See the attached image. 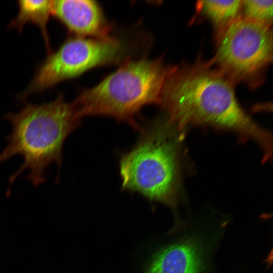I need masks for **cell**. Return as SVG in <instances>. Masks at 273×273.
<instances>
[{"label":"cell","mask_w":273,"mask_h":273,"mask_svg":"<svg viewBox=\"0 0 273 273\" xmlns=\"http://www.w3.org/2000/svg\"><path fill=\"white\" fill-rule=\"evenodd\" d=\"M234 84L212 60L199 57L191 64L171 67L160 105L179 131L195 126L232 132L243 142H255L266 161L272 153V134L241 107Z\"/></svg>","instance_id":"obj_1"},{"label":"cell","mask_w":273,"mask_h":273,"mask_svg":"<svg viewBox=\"0 0 273 273\" xmlns=\"http://www.w3.org/2000/svg\"><path fill=\"white\" fill-rule=\"evenodd\" d=\"M141 35L114 34L104 38L75 36L67 39L36 70L21 98L37 93L100 66L122 64L135 58Z\"/></svg>","instance_id":"obj_5"},{"label":"cell","mask_w":273,"mask_h":273,"mask_svg":"<svg viewBox=\"0 0 273 273\" xmlns=\"http://www.w3.org/2000/svg\"><path fill=\"white\" fill-rule=\"evenodd\" d=\"M203 259L192 240L167 246L155 253L144 273H202Z\"/></svg>","instance_id":"obj_8"},{"label":"cell","mask_w":273,"mask_h":273,"mask_svg":"<svg viewBox=\"0 0 273 273\" xmlns=\"http://www.w3.org/2000/svg\"><path fill=\"white\" fill-rule=\"evenodd\" d=\"M52 15L75 36L104 38L113 34L112 25L95 1H53Z\"/></svg>","instance_id":"obj_7"},{"label":"cell","mask_w":273,"mask_h":273,"mask_svg":"<svg viewBox=\"0 0 273 273\" xmlns=\"http://www.w3.org/2000/svg\"><path fill=\"white\" fill-rule=\"evenodd\" d=\"M198 6L214 24L217 35L241 15L242 1H200Z\"/></svg>","instance_id":"obj_10"},{"label":"cell","mask_w":273,"mask_h":273,"mask_svg":"<svg viewBox=\"0 0 273 273\" xmlns=\"http://www.w3.org/2000/svg\"><path fill=\"white\" fill-rule=\"evenodd\" d=\"M171 67L160 58L128 60L98 84L82 90L73 103L81 118L106 115L140 128V111L146 105L160 104Z\"/></svg>","instance_id":"obj_4"},{"label":"cell","mask_w":273,"mask_h":273,"mask_svg":"<svg viewBox=\"0 0 273 273\" xmlns=\"http://www.w3.org/2000/svg\"><path fill=\"white\" fill-rule=\"evenodd\" d=\"M4 118L12 127L8 144L0 153V163L21 155L23 163L9 178L12 184L24 171L34 186L43 183L46 170L62 161V148L68 136L80 124V118L73 103L60 94L53 101L36 105L26 104L20 111L6 114Z\"/></svg>","instance_id":"obj_2"},{"label":"cell","mask_w":273,"mask_h":273,"mask_svg":"<svg viewBox=\"0 0 273 273\" xmlns=\"http://www.w3.org/2000/svg\"><path fill=\"white\" fill-rule=\"evenodd\" d=\"M214 65L234 83L254 87L262 81L272 60L270 26L242 15L216 35Z\"/></svg>","instance_id":"obj_6"},{"label":"cell","mask_w":273,"mask_h":273,"mask_svg":"<svg viewBox=\"0 0 273 273\" xmlns=\"http://www.w3.org/2000/svg\"><path fill=\"white\" fill-rule=\"evenodd\" d=\"M273 1L269 0L242 1L241 15L255 22L270 26L272 23Z\"/></svg>","instance_id":"obj_11"},{"label":"cell","mask_w":273,"mask_h":273,"mask_svg":"<svg viewBox=\"0 0 273 273\" xmlns=\"http://www.w3.org/2000/svg\"><path fill=\"white\" fill-rule=\"evenodd\" d=\"M183 134L166 116L149 122L120 159L122 189L175 207L181 190Z\"/></svg>","instance_id":"obj_3"},{"label":"cell","mask_w":273,"mask_h":273,"mask_svg":"<svg viewBox=\"0 0 273 273\" xmlns=\"http://www.w3.org/2000/svg\"><path fill=\"white\" fill-rule=\"evenodd\" d=\"M52 2L49 0L18 1V14L9 25L10 27L18 31L21 30L27 23L36 25L42 34L48 54L52 52L47 26L52 15Z\"/></svg>","instance_id":"obj_9"}]
</instances>
